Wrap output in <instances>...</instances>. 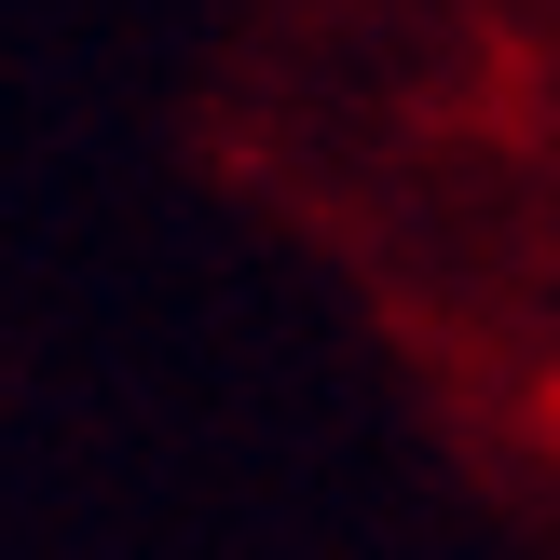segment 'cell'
I'll list each match as a JSON object with an SVG mask.
<instances>
[{"label": "cell", "mask_w": 560, "mask_h": 560, "mask_svg": "<svg viewBox=\"0 0 560 560\" xmlns=\"http://www.w3.org/2000/svg\"><path fill=\"white\" fill-rule=\"evenodd\" d=\"M273 206L370 273L438 424L506 492H560V0H288Z\"/></svg>", "instance_id": "cell-1"}]
</instances>
